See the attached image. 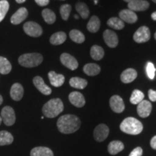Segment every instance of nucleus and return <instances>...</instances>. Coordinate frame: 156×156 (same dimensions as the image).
I'll list each match as a JSON object with an SVG mask.
<instances>
[{
    "label": "nucleus",
    "instance_id": "1",
    "mask_svg": "<svg viewBox=\"0 0 156 156\" xmlns=\"http://www.w3.org/2000/svg\"><path fill=\"white\" fill-rule=\"evenodd\" d=\"M80 125V119L73 114L64 115L57 121L58 131L63 134H73L79 129Z\"/></svg>",
    "mask_w": 156,
    "mask_h": 156
},
{
    "label": "nucleus",
    "instance_id": "2",
    "mask_svg": "<svg viewBox=\"0 0 156 156\" xmlns=\"http://www.w3.org/2000/svg\"><path fill=\"white\" fill-rule=\"evenodd\" d=\"M64 110V104L61 99H51L43 106L42 112L47 118H55Z\"/></svg>",
    "mask_w": 156,
    "mask_h": 156
},
{
    "label": "nucleus",
    "instance_id": "3",
    "mask_svg": "<svg viewBox=\"0 0 156 156\" xmlns=\"http://www.w3.org/2000/svg\"><path fill=\"white\" fill-rule=\"evenodd\" d=\"M120 129L126 134L136 135L143 130V125L140 121L134 117H128L121 123Z\"/></svg>",
    "mask_w": 156,
    "mask_h": 156
},
{
    "label": "nucleus",
    "instance_id": "4",
    "mask_svg": "<svg viewBox=\"0 0 156 156\" xmlns=\"http://www.w3.org/2000/svg\"><path fill=\"white\" fill-rule=\"evenodd\" d=\"M43 62V56L38 53L25 54L20 56L18 62L24 67H35L40 65Z\"/></svg>",
    "mask_w": 156,
    "mask_h": 156
},
{
    "label": "nucleus",
    "instance_id": "5",
    "mask_svg": "<svg viewBox=\"0 0 156 156\" xmlns=\"http://www.w3.org/2000/svg\"><path fill=\"white\" fill-rule=\"evenodd\" d=\"M23 30L28 36L31 37L41 36L43 34V30L41 26L35 22H27L23 25Z\"/></svg>",
    "mask_w": 156,
    "mask_h": 156
},
{
    "label": "nucleus",
    "instance_id": "6",
    "mask_svg": "<svg viewBox=\"0 0 156 156\" xmlns=\"http://www.w3.org/2000/svg\"><path fill=\"white\" fill-rule=\"evenodd\" d=\"M1 117L5 125L12 126L15 124L16 116L14 109L10 106H5L1 112Z\"/></svg>",
    "mask_w": 156,
    "mask_h": 156
},
{
    "label": "nucleus",
    "instance_id": "7",
    "mask_svg": "<svg viewBox=\"0 0 156 156\" xmlns=\"http://www.w3.org/2000/svg\"><path fill=\"white\" fill-rule=\"evenodd\" d=\"M151 38V30L146 26H142L137 29L133 36L134 41L138 44L148 41Z\"/></svg>",
    "mask_w": 156,
    "mask_h": 156
},
{
    "label": "nucleus",
    "instance_id": "8",
    "mask_svg": "<svg viewBox=\"0 0 156 156\" xmlns=\"http://www.w3.org/2000/svg\"><path fill=\"white\" fill-rule=\"evenodd\" d=\"M109 134V128L106 124L98 125L93 131V136L97 142H103L107 138Z\"/></svg>",
    "mask_w": 156,
    "mask_h": 156
},
{
    "label": "nucleus",
    "instance_id": "9",
    "mask_svg": "<svg viewBox=\"0 0 156 156\" xmlns=\"http://www.w3.org/2000/svg\"><path fill=\"white\" fill-rule=\"evenodd\" d=\"M109 103H110V107L113 112L117 113V114H120V113L123 112L125 108L123 99L119 95H113L110 98Z\"/></svg>",
    "mask_w": 156,
    "mask_h": 156
},
{
    "label": "nucleus",
    "instance_id": "10",
    "mask_svg": "<svg viewBox=\"0 0 156 156\" xmlns=\"http://www.w3.org/2000/svg\"><path fill=\"white\" fill-rule=\"evenodd\" d=\"M60 61L62 64L66 67L69 68L71 70H75L77 69L78 62L77 59L73 56L70 55L69 54L63 53L60 56Z\"/></svg>",
    "mask_w": 156,
    "mask_h": 156
},
{
    "label": "nucleus",
    "instance_id": "11",
    "mask_svg": "<svg viewBox=\"0 0 156 156\" xmlns=\"http://www.w3.org/2000/svg\"><path fill=\"white\" fill-rule=\"evenodd\" d=\"M103 39L107 46L110 48L116 47L119 44L118 36L116 33L108 29L103 32Z\"/></svg>",
    "mask_w": 156,
    "mask_h": 156
},
{
    "label": "nucleus",
    "instance_id": "12",
    "mask_svg": "<svg viewBox=\"0 0 156 156\" xmlns=\"http://www.w3.org/2000/svg\"><path fill=\"white\" fill-rule=\"evenodd\" d=\"M150 4L146 0H133L128 3V8L133 12L145 11L149 8Z\"/></svg>",
    "mask_w": 156,
    "mask_h": 156
},
{
    "label": "nucleus",
    "instance_id": "13",
    "mask_svg": "<svg viewBox=\"0 0 156 156\" xmlns=\"http://www.w3.org/2000/svg\"><path fill=\"white\" fill-rule=\"evenodd\" d=\"M28 15V9L25 7H20L19 9H17L15 14L12 15L10 22L13 25H19L27 18Z\"/></svg>",
    "mask_w": 156,
    "mask_h": 156
},
{
    "label": "nucleus",
    "instance_id": "14",
    "mask_svg": "<svg viewBox=\"0 0 156 156\" xmlns=\"http://www.w3.org/2000/svg\"><path fill=\"white\" fill-rule=\"evenodd\" d=\"M33 83L35 87L40 91L42 94L48 95L51 93V89L44 83V80L42 77H39V76H36L33 79Z\"/></svg>",
    "mask_w": 156,
    "mask_h": 156
},
{
    "label": "nucleus",
    "instance_id": "15",
    "mask_svg": "<svg viewBox=\"0 0 156 156\" xmlns=\"http://www.w3.org/2000/svg\"><path fill=\"white\" fill-rule=\"evenodd\" d=\"M137 114L142 118H146L149 116L152 112V104L148 101H142L137 106Z\"/></svg>",
    "mask_w": 156,
    "mask_h": 156
},
{
    "label": "nucleus",
    "instance_id": "16",
    "mask_svg": "<svg viewBox=\"0 0 156 156\" xmlns=\"http://www.w3.org/2000/svg\"><path fill=\"white\" fill-rule=\"evenodd\" d=\"M69 100L70 103L77 108H82L85 106V99L81 93L74 91L69 95Z\"/></svg>",
    "mask_w": 156,
    "mask_h": 156
},
{
    "label": "nucleus",
    "instance_id": "17",
    "mask_svg": "<svg viewBox=\"0 0 156 156\" xmlns=\"http://www.w3.org/2000/svg\"><path fill=\"white\" fill-rule=\"evenodd\" d=\"M119 17L123 22H126L128 23H134L137 20V16L135 12L130 9H123L119 12Z\"/></svg>",
    "mask_w": 156,
    "mask_h": 156
},
{
    "label": "nucleus",
    "instance_id": "18",
    "mask_svg": "<svg viewBox=\"0 0 156 156\" xmlns=\"http://www.w3.org/2000/svg\"><path fill=\"white\" fill-rule=\"evenodd\" d=\"M48 76L50 83L54 87H61L64 84V81H65V78H64V76L63 75L57 74L54 71L49 72L48 74Z\"/></svg>",
    "mask_w": 156,
    "mask_h": 156
},
{
    "label": "nucleus",
    "instance_id": "19",
    "mask_svg": "<svg viewBox=\"0 0 156 156\" xmlns=\"http://www.w3.org/2000/svg\"><path fill=\"white\" fill-rule=\"evenodd\" d=\"M24 95V89L20 83L13 84L10 89V96L15 101H19L22 99Z\"/></svg>",
    "mask_w": 156,
    "mask_h": 156
},
{
    "label": "nucleus",
    "instance_id": "20",
    "mask_svg": "<svg viewBox=\"0 0 156 156\" xmlns=\"http://www.w3.org/2000/svg\"><path fill=\"white\" fill-rule=\"evenodd\" d=\"M137 77V73L134 69L129 68L124 70L121 75V81L123 83H130L133 82Z\"/></svg>",
    "mask_w": 156,
    "mask_h": 156
},
{
    "label": "nucleus",
    "instance_id": "21",
    "mask_svg": "<svg viewBox=\"0 0 156 156\" xmlns=\"http://www.w3.org/2000/svg\"><path fill=\"white\" fill-rule=\"evenodd\" d=\"M124 148V145L123 142L119 140H114L111 142L108 146V151L111 155H116L121 151H122Z\"/></svg>",
    "mask_w": 156,
    "mask_h": 156
},
{
    "label": "nucleus",
    "instance_id": "22",
    "mask_svg": "<svg viewBox=\"0 0 156 156\" xmlns=\"http://www.w3.org/2000/svg\"><path fill=\"white\" fill-rule=\"evenodd\" d=\"M30 156H54V153L48 147H36L31 150Z\"/></svg>",
    "mask_w": 156,
    "mask_h": 156
},
{
    "label": "nucleus",
    "instance_id": "23",
    "mask_svg": "<svg viewBox=\"0 0 156 156\" xmlns=\"http://www.w3.org/2000/svg\"><path fill=\"white\" fill-rule=\"evenodd\" d=\"M84 73L88 76L98 75L101 72L100 66L94 63H89L85 64L83 67Z\"/></svg>",
    "mask_w": 156,
    "mask_h": 156
},
{
    "label": "nucleus",
    "instance_id": "24",
    "mask_svg": "<svg viewBox=\"0 0 156 156\" xmlns=\"http://www.w3.org/2000/svg\"><path fill=\"white\" fill-rule=\"evenodd\" d=\"M66 39H67V35L65 33L60 31V32L55 33L51 36L50 43L52 45L57 46V45H61L65 42Z\"/></svg>",
    "mask_w": 156,
    "mask_h": 156
},
{
    "label": "nucleus",
    "instance_id": "25",
    "mask_svg": "<svg viewBox=\"0 0 156 156\" xmlns=\"http://www.w3.org/2000/svg\"><path fill=\"white\" fill-rule=\"evenodd\" d=\"M101 26V21L97 16H92L87 25V29L90 33H97Z\"/></svg>",
    "mask_w": 156,
    "mask_h": 156
},
{
    "label": "nucleus",
    "instance_id": "26",
    "mask_svg": "<svg viewBox=\"0 0 156 156\" xmlns=\"http://www.w3.org/2000/svg\"><path fill=\"white\" fill-rule=\"evenodd\" d=\"M70 86L77 89H84L87 85V82L86 80L78 77H72L69 80Z\"/></svg>",
    "mask_w": 156,
    "mask_h": 156
},
{
    "label": "nucleus",
    "instance_id": "27",
    "mask_svg": "<svg viewBox=\"0 0 156 156\" xmlns=\"http://www.w3.org/2000/svg\"><path fill=\"white\" fill-rule=\"evenodd\" d=\"M14 137L10 132L7 131L0 132V146L8 145L13 142Z\"/></svg>",
    "mask_w": 156,
    "mask_h": 156
},
{
    "label": "nucleus",
    "instance_id": "28",
    "mask_svg": "<svg viewBox=\"0 0 156 156\" xmlns=\"http://www.w3.org/2000/svg\"><path fill=\"white\" fill-rule=\"evenodd\" d=\"M90 56L94 60L99 61V60L102 59L104 56V50L101 46L94 45L90 49Z\"/></svg>",
    "mask_w": 156,
    "mask_h": 156
},
{
    "label": "nucleus",
    "instance_id": "29",
    "mask_svg": "<svg viewBox=\"0 0 156 156\" xmlns=\"http://www.w3.org/2000/svg\"><path fill=\"white\" fill-rule=\"evenodd\" d=\"M12 65L7 58L0 56V73L7 75L11 72Z\"/></svg>",
    "mask_w": 156,
    "mask_h": 156
},
{
    "label": "nucleus",
    "instance_id": "30",
    "mask_svg": "<svg viewBox=\"0 0 156 156\" xmlns=\"http://www.w3.org/2000/svg\"><path fill=\"white\" fill-rule=\"evenodd\" d=\"M75 8H76V10H77L78 13H79L82 18L87 19V17H88L90 11L86 4H85L84 2H79L76 4Z\"/></svg>",
    "mask_w": 156,
    "mask_h": 156
},
{
    "label": "nucleus",
    "instance_id": "31",
    "mask_svg": "<svg viewBox=\"0 0 156 156\" xmlns=\"http://www.w3.org/2000/svg\"><path fill=\"white\" fill-rule=\"evenodd\" d=\"M69 37L73 41L77 44H83L85 41V36L81 31L78 30H72L69 32Z\"/></svg>",
    "mask_w": 156,
    "mask_h": 156
},
{
    "label": "nucleus",
    "instance_id": "32",
    "mask_svg": "<svg viewBox=\"0 0 156 156\" xmlns=\"http://www.w3.org/2000/svg\"><path fill=\"white\" fill-rule=\"evenodd\" d=\"M107 25L115 30H122L124 28V23L118 17H112L107 21Z\"/></svg>",
    "mask_w": 156,
    "mask_h": 156
},
{
    "label": "nucleus",
    "instance_id": "33",
    "mask_svg": "<svg viewBox=\"0 0 156 156\" xmlns=\"http://www.w3.org/2000/svg\"><path fill=\"white\" fill-rule=\"evenodd\" d=\"M42 17L48 24H53L56 21V15L50 9H44L42 11Z\"/></svg>",
    "mask_w": 156,
    "mask_h": 156
},
{
    "label": "nucleus",
    "instance_id": "34",
    "mask_svg": "<svg viewBox=\"0 0 156 156\" xmlns=\"http://www.w3.org/2000/svg\"><path fill=\"white\" fill-rule=\"evenodd\" d=\"M145 95L142 91L139 90H134L132 92L131 97H130V102L132 104H139L140 102L143 101Z\"/></svg>",
    "mask_w": 156,
    "mask_h": 156
},
{
    "label": "nucleus",
    "instance_id": "35",
    "mask_svg": "<svg viewBox=\"0 0 156 156\" xmlns=\"http://www.w3.org/2000/svg\"><path fill=\"white\" fill-rule=\"evenodd\" d=\"M9 8V4L7 0L0 1V23L3 20Z\"/></svg>",
    "mask_w": 156,
    "mask_h": 156
},
{
    "label": "nucleus",
    "instance_id": "36",
    "mask_svg": "<svg viewBox=\"0 0 156 156\" xmlns=\"http://www.w3.org/2000/svg\"><path fill=\"white\" fill-rule=\"evenodd\" d=\"M71 5H68V4H65V5L61 6V7H60V14H61L62 18L64 20H67L69 17V14L70 12H71Z\"/></svg>",
    "mask_w": 156,
    "mask_h": 156
},
{
    "label": "nucleus",
    "instance_id": "37",
    "mask_svg": "<svg viewBox=\"0 0 156 156\" xmlns=\"http://www.w3.org/2000/svg\"><path fill=\"white\" fill-rule=\"evenodd\" d=\"M156 69L154 64L152 62H148L146 66V72H147V77L151 80H153L155 77Z\"/></svg>",
    "mask_w": 156,
    "mask_h": 156
},
{
    "label": "nucleus",
    "instance_id": "38",
    "mask_svg": "<svg viewBox=\"0 0 156 156\" xmlns=\"http://www.w3.org/2000/svg\"><path fill=\"white\" fill-rule=\"evenodd\" d=\"M142 149L140 147H137L130 153L129 156H142Z\"/></svg>",
    "mask_w": 156,
    "mask_h": 156
},
{
    "label": "nucleus",
    "instance_id": "39",
    "mask_svg": "<svg viewBox=\"0 0 156 156\" xmlns=\"http://www.w3.org/2000/svg\"><path fill=\"white\" fill-rule=\"evenodd\" d=\"M148 97H149L150 100L153 102H155L156 101V91L153 90H149L148 91Z\"/></svg>",
    "mask_w": 156,
    "mask_h": 156
},
{
    "label": "nucleus",
    "instance_id": "40",
    "mask_svg": "<svg viewBox=\"0 0 156 156\" xmlns=\"http://www.w3.org/2000/svg\"><path fill=\"white\" fill-rule=\"evenodd\" d=\"M37 5L41 7H45L49 4V0H35Z\"/></svg>",
    "mask_w": 156,
    "mask_h": 156
},
{
    "label": "nucleus",
    "instance_id": "41",
    "mask_svg": "<svg viewBox=\"0 0 156 156\" xmlns=\"http://www.w3.org/2000/svg\"><path fill=\"white\" fill-rule=\"evenodd\" d=\"M151 146L154 150H156V135L154 136L151 140Z\"/></svg>",
    "mask_w": 156,
    "mask_h": 156
},
{
    "label": "nucleus",
    "instance_id": "42",
    "mask_svg": "<svg viewBox=\"0 0 156 156\" xmlns=\"http://www.w3.org/2000/svg\"><path fill=\"white\" fill-rule=\"evenodd\" d=\"M151 17H152V19L153 20L156 21V12H154L153 14L151 15Z\"/></svg>",
    "mask_w": 156,
    "mask_h": 156
},
{
    "label": "nucleus",
    "instance_id": "43",
    "mask_svg": "<svg viewBox=\"0 0 156 156\" xmlns=\"http://www.w3.org/2000/svg\"><path fill=\"white\" fill-rule=\"evenodd\" d=\"M16 1V2H17L18 4H22V3H24L26 0H15Z\"/></svg>",
    "mask_w": 156,
    "mask_h": 156
},
{
    "label": "nucleus",
    "instance_id": "44",
    "mask_svg": "<svg viewBox=\"0 0 156 156\" xmlns=\"http://www.w3.org/2000/svg\"><path fill=\"white\" fill-rule=\"evenodd\" d=\"M2 102H3V98L1 95H0V105H2Z\"/></svg>",
    "mask_w": 156,
    "mask_h": 156
},
{
    "label": "nucleus",
    "instance_id": "45",
    "mask_svg": "<svg viewBox=\"0 0 156 156\" xmlns=\"http://www.w3.org/2000/svg\"><path fill=\"white\" fill-rule=\"evenodd\" d=\"M124 2H127V3H129V2H132V1H133V0H124Z\"/></svg>",
    "mask_w": 156,
    "mask_h": 156
},
{
    "label": "nucleus",
    "instance_id": "46",
    "mask_svg": "<svg viewBox=\"0 0 156 156\" xmlns=\"http://www.w3.org/2000/svg\"><path fill=\"white\" fill-rule=\"evenodd\" d=\"M2 122V117L0 116V125H1V123Z\"/></svg>",
    "mask_w": 156,
    "mask_h": 156
},
{
    "label": "nucleus",
    "instance_id": "47",
    "mask_svg": "<svg viewBox=\"0 0 156 156\" xmlns=\"http://www.w3.org/2000/svg\"><path fill=\"white\" fill-rule=\"evenodd\" d=\"M75 19H79V17L77 16V15H75Z\"/></svg>",
    "mask_w": 156,
    "mask_h": 156
},
{
    "label": "nucleus",
    "instance_id": "48",
    "mask_svg": "<svg viewBox=\"0 0 156 156\" xmlns=\"http://www.w3.org/2000/svg\"><path fill=\"white\" fill-rule=\"evenodd\" d=\"M154 37H155V40H156V32L155 33V35H154Z\"/></svg>",
    "mask_w": 156,
    "mask_h": 156
},
{
    "label": "nucleus",
    "instance_id": "49",
    "mask_svg": "<svg viewBox=\"0 0 156 156\" xmlns=\"http://www.w3.org/2000/svg\"><path fill=\"white\" fill-rule=\"evenodd\" d=\"M152 1L153 2H155V3H156V0H152Z\"/></svg>",
    "mask_w": 156,
    "mask_h": 156
},
{
    "label": "nucleus",
    "instance_id": "50",
    "mask_svg": "<svg viewBox=\"0 0 156 156\" xmlns=\"http://www.w3.org/2000/svg\"><path fill=\"white\" fill-rule=\"evenodd\" d=\"M61 1H65V0H61Z\"/></svg>",
    "mask_w": 156,
    "mask_h": 156
}]
</instances>
